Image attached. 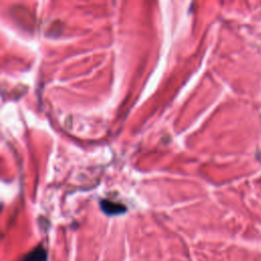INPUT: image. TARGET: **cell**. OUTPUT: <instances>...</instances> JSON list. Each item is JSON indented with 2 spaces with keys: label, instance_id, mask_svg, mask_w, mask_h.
<instances>
[{
  "label": "cell",
  "instance_id": "6da1fadb",
  "mask_svg": "<svg viewBox=\"0 0 261 261\" xmlns=\"http://www.w3.org/2000/svg\"><path fill=\"white\" fill-rule=\"evenodd\" d=\"M100 207L103 210L104 213L108 215H117V214H122L124 213L127 208L121 203L113 202L110 200H102L100 202Z\"/></svg>",
  "mask_w": 261,
  "mask_h": 261
},
{
  "label": "cell",
  "instance_id": "7a4b0ae2",
  "mask_svg": "<svg viewBox=\"0 0 261 261\" xmlns=\"http://www.w3.org/2000/svg\"><path fill=\"white\" fill-rule=\"evenodd\" d=\"M47 253L42 247L34 249L25 257V261H46Z\"/></svg>",
  "mask_w": 261,
  "mask_h": 261
}]
</instances>
